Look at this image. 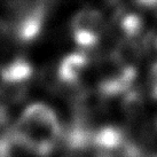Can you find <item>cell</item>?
<instances>
[{"label": "cell", "mask_w": 157, "mask_h": 157, "mask_svg": "<svg viewBox=\"0 0 157 157\" xmlns=\"http://www.w3.org/2000/svg\"><path fill=\"white\" fill-rule=\"evenodd\" d=\"M63 126L51 105L36 102L23 110L10 134L28 151L48 156L62 138Z\"/></svg>", "instance_id": "cell-1"}, {"label": "cell", "mask_w": 157, "mask_h": 157, "mask_svg": "<svg viewBox=\"0 0 157 157\" xmlns=\"http://www.w3.org/2000/svg\"><path fill=\"white\" fill-rule=\"evenodd\" d=\"M105 17L96 8L86 7L79 9L71 18L70 32L75 43L83 49L96 47L105 30Z\"/></svg>", "instance_id": "cell-2"}, {"label": "cell", "mask_w": 157, "mask_h": 157, "mask_svg": "<svg viewBox=\"0 0 157 157\" xmlns=\"http://www.w3.org/2000/svg\"><path fill=\"white\" fill-rule=\"evenodd\" d=\"M88 67L90 60L86 54L80 52L70 53L62 59L57 67V80L64 85L74 86L83 79Z\"/></svg>", "instance_id": "cell-3"}, {"label": "cell", "mask_w": 157, "mask_h": 157, "mask_svg": "<svg viewBox=\"0 0 157 157\" xmlns=\"http://www.w3.org/2000/svg\"><path fill=\"white\" fill-rule=\"evenodd\" d=\"M148 85L153 99L157 100V62H155L150 68L148 76Z\"/></svg>", "instance_id": "cell-4"}, {"label": "cell", "mask_w": 157, "mask_h": 157, "mask_svg": "<svg viewBox=\"0 0 157 157\" xmlns=\"http://www.w3.org/2000/svg\"><path fill=\"white\" fill-rule=\"evenodd\" d=\"M8 25H7V23L2 22V21H0V38L1 37H5V36L8 35Z\"/></svg>", "instance_id": "cell-5"}, {"label": "cell", "mask_w": 157, "mask_h": 157, "mask_svg": "<svg viewBox=\"0 0 157 157\" xmlns=\"http://www.w3.org/2000/svg\"><path fill=\"white\" fill-rule=\"evenodd\" d=\"M151 157H157V155H153V156H151Z\"/></svg>", "instance_id": "cell-6"}, {"label": "cell", "mask_w": 157, "mask_h": 157, "mask_svg": "<svg viewBox=\"0 0 157 157\" xmlns=\"http://www.w3.org/2000/svg\"><path fill=\"white\" fill-rule=\"evenodd\" d=\"M156 47H157V40H156Z\"/></svg>", "instance_id": "cell-7"}]
</instances>
